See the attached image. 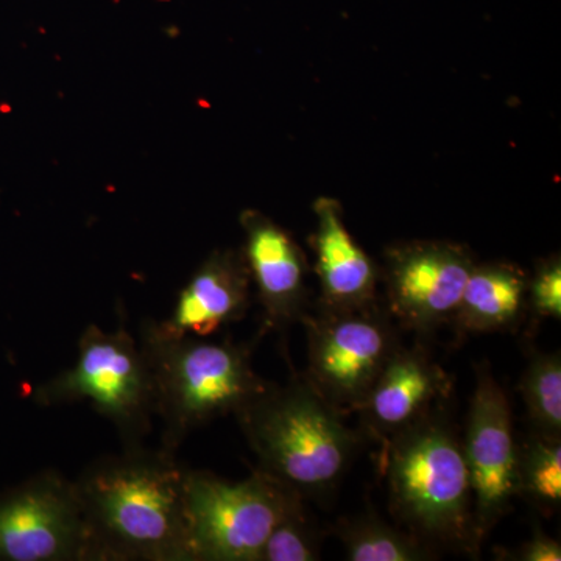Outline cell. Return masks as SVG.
Listing matches in <instances>:
<instances>
[{"label":"cell","mask_w":561,"mask_h":561,"mask_svg":"<svg viewBox=\"0 0 561 561\" xmlns=\"http://www.w3.org/2000/svg\"><path fill=\"white\" fill-rule=\"evenodd\" d=\"M187 468L165 449L124 448L77 481L87 561H190Z\"/></svg>","instance_id":"obj_1"},{"label":"cell","mask_w":561,"mask_h":561,"mask_svg":"<svg viewBox=\"0 0 561 561\" xmlns=\"http://www.w3.org/2000/svg\"><path fill=\"white\" fill-rule=\"evenodd\" d=\"M382 443L379 468L398 519L423 541L478 552L470 470L451 424L435 411Z\"/></svg>","instance_id":"obj_2"},{"label":"cell","mask_w":561,"mask_h":561,"mask_svg":"<svg viewBox=\"0 0 561 561\" xmlns=\"http://www.w3.org/2000/svg\"><path fill=\"white\" fill-rule=\"evenodd\" d=\"M139 346L149 367L165 451L176 454L192 431L234 415L271 383L253 370L245 345L197 335L169 337L157 331L153 319L144 321Z\"/></svg>","instance_id":"obj_3"},{"label":"cell","mask_w":561,"mask_h":561,"mask_svg":"<svg viewBox=\"0 0 561 561\" xmlns=\"http://www.w3.org/2000/svg\"><path fill=\"white\" fill-rule=\"evenodd\" d=\"M234 416L257 470L302 497L332 489L360 442L305 378L268 383Z\"/></svg>","instance_id":"obj_4"},{"label":"cell","mask_w":561,"mask_h":561,"mask_svg":"<svg viewBox=\"0 0 561 561\" xmlns=\"http://www.w3.org/2000/svg\"><path fill=\"white\" fill-rule=\"evenodd\" d=\"M302 500L257 468L241 482L187 468L184 504L190 561H260L273 527Z\"/></svg>","instance_id":"obj_5"},{"label":"cell","mask_w":561,"mask_h":561,"mask_svg":"<svg viewBox=\"0 0 561 561\" xmlns=\"http://www.w3.org/2000/svg\"><path fill=\"white\" fill-rule=\"evenodd\" d=\"M41 405L91 401L119 432L124 448L142 446L154 416L153 389L146 357L135 337L121 327L106 332L88 324L76 364L58 373L36 393Z\"/></svg>","instance_id":"obj_6"},{"label":"cell","mask_w":561,"mask_h":561,"mask_svg":"<svg viewBox=\"0 0 561 561\" xmlns=\"http://www.w3.org/2000/svg\"><path fill=\"white\" fill-rule=\"evenodd\" d=\"M308 370L302 378L339 413L357 412L397 350L381 308L306 316Z\"/></svg>","instance_id":"obj_7"},{"label":"cell","mask_w":561,"mask_h":561,"mask_svg":"<svg viewBox=\"0 0 561 561\" xmlns=\"http://www.w3.org/2000/svg\"><path fill=\"white\" fill-rule=\"evenodd\" d=\"M474 257L448 241L394 243L383 253L382 278L389 316L402 327L431 332L454 319Z\"/></svg>","instance_id":"obj_8"},{"label":"cell","mask_w":561,"mask_h":561,"mask_svg":"<svg viewBox=\"0 0 561 561\" xmlns=\"http://www.w3.org/2000/svg\"><path fill=\"white\" fill-rule=\"evenodd\" d=\"M0 560L87 561L73 481L46 471L0 500Z\"/></svg>","instance_id":"obj_9"},{"label":"cell","mask_w":561,"mask_h":561,"mask_svg":"<svg viewBox=\"0 0 561 561\" xmlns=\"http://www.w3.org/2000/svg\"><path fill=\"white\" fill-rule=\"evenodd\" d=\"M518 449L507 394L486 368L479 367L463 451L481 542L519 494Z\"/></svg>","instance_id":"obj_10"},{"label":"cell","mask_w":561,"mask_h":561,"mask_svg":"<svg viewBox=\"0 0 561 561\" xmlns=\"http://www.w3.org/2000/svg\"><path fill=\"white\" fill-rule=\"evenodd\" d=\"M243 257L257 290L268 330H286L306 317L309 264L305 251L271 217L256 209L241 214Z\"/></svg>","instance_id":"obj_11"},{"label":"cell","mask_w":561,"mask_h":561,"mask_svg":"<svg viewBox=\"0 0 561 561\" xmlns=\"http://www.w3.org/2000/svg\"><path fill=\"white\" fill-rule=\"evenodd\" d=\"M316 231L311 249L320 280V308L324 312H356L378 308L379 271L354 241L341 202L320 197L313 202Z\"/></svg>","instance_id":"obj_12"},{"label":"cell","mask_w":561,"mask_h":561,"mask_svg":"<svg viewBox=\"0 0 561 561\" xmlns=\"http://www.w3.org/2000/svg\"><path fill=\"white\" fill-rule=\"evenodd\" d=\"M449 390L451 379L424 351L397 346L357 412L382 442L435 412Z\"/></svg>","instance_id":"obj_13"},{"label":"cell","mask_w":561,"mask_h":561,"mask_svg":"<svg viewBox=\"0 0 561 561\" xmlns=\"http://www.w3.org/2000/svg\"><path fill=\"white\" fill-rule=\"evenodd\" d=\"M250 272L242 250L210 253L180 291L171 316L153 320L162 335L209 337L242 320L250 306Z\"/></svg>","instance_id":"obj_14"},{"label":"cell","mask_w":561,"mask_h":561,"mask_svg":"<svg viewBox=\"0 0 561 561\" xmlns=\"http://www.w3.org/2000/svg\"><path fill=\"white\" fill-rule=\"evenodd\" d=\"M526 273L508 262L474 264L454 321L467 332L507 330L527 306Z\"/></svg>","instance_id":"obj_15"},{"label":"cell","mask_w":561,"mask_h":561,"mask_svg":"<svg viewBox=\"0 0 561 561\" xmlns=\"http://www.w3.org/2000/svg\"><path fill=\"white\" fill-rule=\"evenodd\" d=\"M337 534L351 561H421L432 557L430 545L415 534L393 529L371 516L342 523Z\"/></svg>","instance_id":"obj_16"},{"label":"cell","mask_w":561,"mask_h":561,"mask_svg":"<svg viewBox=\"0 0 561 561\" xmlns=\"http://www.w3.org/2000/svg\"><path fill=\"white\" fill-rule=\"evenodd\" d=\"M522 393L537 434L560 438L561 362L559 354H538L524 371Z\"/></svg>","instance_id":"obj_17"},{"label":"cell","mask_w":561,"mask_h":561,"mask_svg":"<svg viewBox=\"0 0 561 561\" xmlns=\"http://www.w3.org/2000/svg\"><path fill=\"white\" fill-rule=\"evenodd\" d=\"M519 494H526L535 504L557 508L561 501L560 438L535 434L518 449Z\"/></svg>","instance_id":"obj_18"},{"label":"cell","mask_w":561,"mask_h":561,"mask_svg":"<svg viewBox=\"0 0 561 561\" xmlns=\"http://www.w3.org/2000/svg\"><path fill=\"white\" fill-rule=\"evenodd\" d=\"M316 531L306 518L302 501L297 502L271 531L260 561H313L319 560Z\"/></svg>","instance_id":"obj_19"},{"label":"cell","mask_w":561,"mask_h":561,"mask_svg":"<svg viewBox=\"0 0 561 561\" xmlns=\"http://www.w3.org/2000/svg\"><path fill=\"white\" fill-rule=\"evenodd\" d=\"M527 305L541 319H561L560 254H552L535 265L534 275L527 280Z\"/></svg>","instance_id":"obj_20"},{"label":"cell","mask_w":561,"mask_h":561,"mask_svg":"<svg viewBox=\"0 0 561 561\" xmlns=\"http://www.w3.org/2000/svg\"><path fill=\"white\" fill-rule=\"evenodd\" d=\"M515 560L519 561H560L561 546L560 542L535 530L534 537L530 538L519 552L516 553Z\"/></svg>","instance_id":"obj_21"}]
</instances>
